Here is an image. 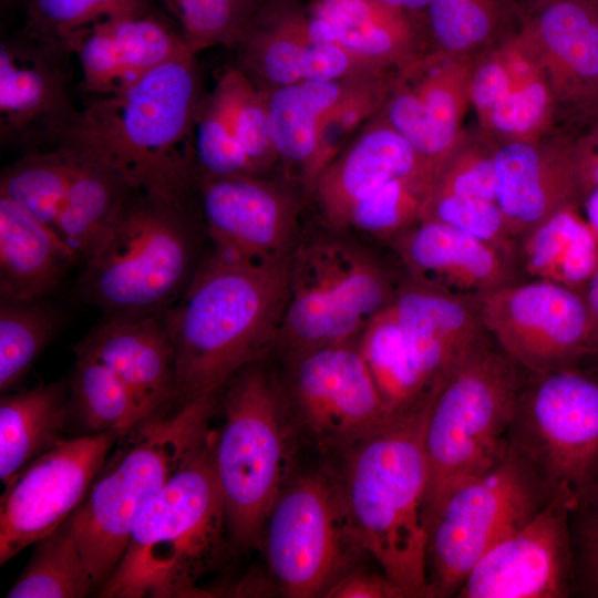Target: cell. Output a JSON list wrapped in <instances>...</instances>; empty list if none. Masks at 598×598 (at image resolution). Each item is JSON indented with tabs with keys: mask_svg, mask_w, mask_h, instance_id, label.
I'll return each mask as SVG.
<instances>
[{
	"mask_svg": "<svg viewBox=\"0 0 598 598\" xmlns=\"http://www.w3.org/2000/svg\"><path fill=\"white\" fill-rule=\"evenodd\" d=\"M200 101L196 54H190L123 90L92 97L42 143L68 146L107 165L136 194L193 207V135Z\"/></svg>",
	"mask_w": 598,
	"mask_h": 598,
	"instance_id": "1",
	"label": "cell"
},
{
	"mask_svg": "<svg viewBox=\"0 0 598 598\" xmlns=\"http://www.w3.org/2000/svg\"><path fill=\"white\" fill-rule=\"evenodd\" d=\"M288 280L289 258L257 260L213 247L166 311L175 406L221 391L240 369L274 351Z\"/></svg>",
	"mask_w": 598,
	"mask_h": 598,
	"instance_id": "2",
	"label": "cell"
},
{
	"mask_svg": "<svg viewBox=\"0 0 598 598\" xmlns=\"http://www.w3.org/2000/svg\"><path fill=\"white\" fill-rule=\"evenodd\" d=\"M436 391L391 416L329 465L358 543L406 598H426L424 429Z\"/></svg>",
	"mask_w": 598,
	"mask_h": 598,
	"instance_id": "3",
	"label": "cell"
},
{
	"mask_svg": "<svg viewBox=\"0 0 598 598\" xmlns=\"http://www.w3.org/2000/svg\"><path fill=\"white\" fill-rule=\"evenodd\" d=\"M212 434L137 517L100 598H185L233 549Z\"/></svg>",
	"mask_w": 598,
	"mask_h": 598,
	"instance_id": "4",
	"label": "cell"
},
{
	"mask_svg": "<svg viewBox=\"0 0 598 598\" xmlns=\"http://www.w3.org/2000/svg\"><path fill=\"white\" fill-rule=\"evenodd\" d=\"M220 392L177 405L121 436L66 518L96 591L116 567L140 514L209 439Z\"/></svg>",
	"mask_w": 598,
	"mask_h": 598,
	"instance_id": "5",
	"label": "cell"
},
{
	"mask_svg": "<svg viewBox=\"0 0 598 598\" xmlns=\"http://www.w3.org/2000/svg\"><path fill=\"white\" fill-rule=\"evenodd\" d=\"M265 361L244 367L223 388L213 450L229 540L241 553L258 548L301 440L281 381Z\"/></svg>",
	"mask_w": 598,
	"mask_h": 598,
	"instance_id": "6",
	"label": "cell"
},
{
	"mask_svg": "<svg viewBox=\"0 0 598 598\" xmlns=\"http://www.w3.org/2000/svg\"><path fill=\"white\" fill-rule=\"evenodd\" d=\"M193 207L136 193L83 259L79 290L106 317L157 315L172 308L198 266Z\"/></svg>",
	"mask_w": 598,
	"mask_h": 598,
	"instance_id": "7",
	"label": "cell"
},
{
	"mask_svg": "<svg viewBox=\"0 0 598 598\" xmlns=\"http://www.w3.org/2000/svg\"><path fill=\"white\" fill-rule=\"evenodd\" d=\"M527 377L492 341L437 389L424 429L427 530L455 488L506 454Z\"/></svg>",
	"mask_w": 598,
	"mask_h": 598,
	"instance_id": "8",
	"label": "cell"
},
{
	"mask_svg": "<svg viewBox=\"0 0 598 598\" xmlns=\"http://www.w3.org/2000/svg\"><path fill=\"white\" fill-rule=\"evenodd\" d=\"M333 231L298 237L290 254L287 302L274 349L283 362L355 341L396 292L400 281L374 254Z\"/></svg>",
	"mask_w": 598,
	"mask_h": 598,
	"instance_id": "9",
	"label": "cell"
},
{
	"mask_svg": "<svg viewBox=\"0 0 598 598\" xmlns=\"http://www.w3.org/2000/svg\"><path fill=\"white\" fill-rule=\"evenodd\" d=\"M554 497L530 462L513 447L455 488L427 530L426 598L456 597L473 566Z\"/></svg>",
	"mask_w": 598,
	"mask_h": 598,
	"instance_id": "10",
	"label": "cell"
},
{
	"mask_svg": "<svg viewBox=\"0 0 598 598\" xmlns=\"http://www.w3.org/2000/svg\"><path fill=\"white\" fill-rule=\"evenodd\" d=\"M258 548L281 595L324 597L367 555L329 466L293 473L266 519Z\"/></svg>",
	"mask_w": 598,
	"mask_h": 598,
	"instance_id": "11",
	"label": "cell"
},
{
	"mask_svg": "<svg viewBox=\"0 0 598 598\" xmlns=\"http://www.w3.org/2000/svg\"><path fill=\"white\" fill-rule=\"evenodd\" d=\"M508 444L568 506L598 482V361L528 373Z\"/></svg>",
	"mask_w": 598,
	"mask_h": 598,
	"instance_id": "12",
	"label": "cell"
},
{
	"mask_svg": "<svg viewBox=\"0 0 598 598\" xmlns=\"http://www.w3.org/2000/svg\"><path fill=\"white\" fill-rule=\"evenodd\" d=\"M496 346L528 373L598 361V333L581 293L543 280H514L475 299Z\"/></svg>",
	"mask_w": 598,
	"mask_h": 598,
	"instance_id": "13",
	"label": "cell"
},
{
	"mask_svg": "<svg viewBox=\"0 0 598 598\" xmlns=\"http://www.w3.org/2000/svg\"><path fill=\"white\" fill-rule=\"evenodd\" d=\"M280 379L302 440L331 457L391 416L355 341L285 361Z\"/></svg>",
	"mask_w": 598,
	"mask_h": 598,
	"instance_id": "14",
	"label": "cell"
},
{
	"mask_svg": "<svg viewBox=\"0 0 598 598\" xmlns=\"http://www.w3.org/2000/svg\"><path fill=\"white\" fill-rule=\"evenodd\" d=\"M117 432L69 437L20 470L0 498V565L60 526L82 503Z\"/></svg>",
	"mask_w": 598,
	"mask_h": 598,
	"instance_id": "15",
	"label": "cell"
},
{
	"mask_svg": "<svg viewBox=\"0 0 598 598\" xmlns=\"http://www.w3.org/2000/svg\"><path fill=\"white\" fill-rule=\"evenodd\" d=\"M475 60L437 50L400 70L380 114L415 150L434 182L462 135Z\"/></svg>",
	"mask_w": 598,
	"mask_h": 598,
	"instance_id": "16",
	"label": "cell"
},
{
	"mask_svg": "<svg viewBox=\"0 0 598 598\" xmlns=\"http://www.w3.org/2000/svg\"><path fill=\"white\" fill-rule=\"evenodd\" d=\"M574 594L569 506L555 495L526 524L485 553L457 598H568Z\"/></svg>",
	"mask_w": 598,
	"mask_h": 598,
	"instance_id": "17",
	"label": "cell"
},
{
	"mask_svg": "<svg viewBox=\"0 0 598 598\" xmlns=\"http://www.w3.org/2000/svg\"><path fill=\"white\" fill-rule=\"evenodd\" d=\"M237 45L244 63L239 69L268 87L392 73L316 35L299 0H264Z\"/></svg>",
	"mask_w": 598,
	"mask_h": 598,
	"instance_id": "18",
	"label": "cell"
},
{
	"mask_svg": "<svg viewBox=\"0 0 598 598\" xmlns=\"http://www.w3.org/2000/svg\"><path fill=\"white\" fill-rule=\"evenodd\" d=\"M195 198L215 247L257 260L289 258L299 202L287 186L260 176L202 177Z\"/></svg>",
	"mask_w": 598,
	"mask_h": 598,
	"instance_id": "19",
	"label": "cell"
},
{
	"mask_svg": "<svg viewBox=\"0 0 598 598\" xmlns=\"http://www.w3.org/2000/svg\"><path fill=\"white\" fill-rule=\"evenodd\" d=\"M520 33L536 52L560 115L571 123L598 103V0H542L526 10Z\"/></svg>",
	"mask_w": 598,
	"mask_h": 598,
	"instance_id": "20",
	"label": "cell"
},
{
	"mask_svg": "<svg viewBox=\"0 0 598 598\" xmlns=\"http://www.w3.org/2000/svg\"><path fill=\"white\" fill-rule=\"evenodd\" d=\"M390 308L411 364L429 391L493 341L475 300L408 277L400 281Z\"/></svg>",
	"mask_w": 598,
	"mask_h": 598,
	"instance_id": "21",
	"label": "cell"
},
{
	"mask_svg": "<svg viewBox=\"0 0 598 598\" xmlns=\"http://www.w3.org/2000/svg\"><path fill=\"white\" fill-rule=\"evenodd\" d=\"M495 169L496 203L517 239L557 210L580 205L568 132L496 145Z\"/></svg>",
	"mask_w": 598,
	"mask_h": 598,
	"instance_id": "22",
	"label": "cell"
},
{
	"mask_svg": "<svg viewBox=\"0 0 598 598\" xmlns=\"http://www.w3.org/2000/svg\"><path fill=\"white\" fill-rule=\"evenodd\" d=\"M70 51L80 63L81 89L92 97L115 93L166 62L196 54L179 31L150 11L97 22L74 39Z\"/></svg>",
	"mask_w": 598,
	"mask_h": 598,
	"instance_id": "23",
	"label": "cell"
},
{
	"mask_svg": "<svg viewBox=\"0 0 598 598\" xmlns=\"http://www.w3.org/2000/svg\"><path fill=\"white\" fill-rule=\"evenodd\" d=\"M391 246L408 278L455 296L475 300L517 280L505 254L439 220L420 219Z\"/></svg>",
	"mask_w": 598,
	"mask_h": 598,
	"instance_id": "24",
	"label": "cell"
},
{
	"mask_svg": "<svg viewBox=\"0 0 598 598\" xmlns=\"http://www.w3.org/2000/svg\"><path fill=\"white\" fill-rule=\"evenodd\" d=\"M403 177H423L434 185L413 146L379 112L322 171L311 196L324 223L343 231L359 200Z\"/></svg>",
	"mask_w": 598,
	"mask_h": 598,
	"instance_id": "25",
	"label": "cell"
},
{
	"mask_svg": "<svg viewBox=\"0 0 598 598\" xmlns=\"http://www.w3.org/2000/svg\"><path fill=\"white\" fill-rule=\"evenodd\" d=\"M74 347L111 368L150 417L175 408V352L166 311L131 318L105 317Z\"/></svg>",
	"mask_w": 598,
	"mask_h": 598,
	"instance_id": "26",
	"label": "cell"
},
{
	"mask_svg": "<svg viewBox=\"0 0 598 598\" xmlns=\"http://www.w3.org/2000/svg\"><path fill=\"white\" fill-rule=\"evenodd\" d=\"M62 54L22 37L0 44V136L7 142H38L72 107Z\"/></svg>",
	"mask_w": 598,
	"mask_h": 598,
	"instance_id": "27",
	"label": "cell"
},
{
	"mask_svg": "<svg viewBox=\"0 0 598 598\" xmlns=\"http://www.w3.org/2000/svg\"><path fill=\"white\" fill-rule=\"evenodd\" d=\"M319 38L374 66L399 72L419 56L423 21L378 0H311L306 6Z\"/></svg>",
	"mask_w": 598,
	"mask_h": 598,
	"instance_id": "28",
	"label": "cell"
},
{
	"mask_svg": "<svg viewBox=\"0 0 598 598\" xmlns=\"http://www.w3.org/2000/svg\"><path fill=\"white\" fill-rule=\"evenodd\" d=\"M78 260L55 228L0 197V297L48 298Z\"/></svg>",
	"mask_w": 598,
	"mask_h": 598,
	"instance_id": "29",
	"label": "cell"
},
{
	"mask_svg": "<svg viewBox=\"0 0 598 598\" xmlns=\"http://www.w3.org/2000/svg\"><path fill=\"white\" fill-rule=\"evenodd\" d=\"M364 79L307 81L265 90L269 128L278 159L289 175L295 173L298 176L308 195L320 122Z\"/></svg>",
	"mask_w": 598,
	"mask_h": 598,
	"instance_id": "30",
	"label": "cell"
},
{
	"mask_svg": "<svg viewBox=\"0 0 598 598\" xmlns=\"http://www.w3.org/2000/svg\"><path fill=\"white\" fill-rule=\"evenodd\" d=\"M69 380L7 392L0 399V481L70 437Z\"/></svg>",
	"mask_w": 598,
	"mask_h": 598,
	"instance_id": "31",
	"label": "cell"
},
{
	"mask_svg": "<svg viewBox=\"0 0 598 598\" xmlns=\"http://www.w3.org/2000/svg\"><path fill=\"white\" fill-rule=\"evenodd\" d=\"M513 81L502 100L480 121L494 144L526 142L553 133L559 109L545 70L520 31L506 37Z\"/></svg>",
	"mask_w": 598,
	"mask_h": 598,
	"instance_id": "32",
	"label": "cell"
},
{
	"mask_svg": "<svg viewBox=\"0 0 598 598\" xmlns=\"http://www.w3.org/2000/svg\"><path fill=\"white\" fill-rule=\"evenodd\" d=\"M517 266L530 279L580 291L598 267V239L578 206L557 210L522 235Z\"/></svg>",
	"mask_w": 598,
	"mask_h": 598,
	"instance_id": "33",
	"label": "cell"
},
{
	"mask_svg": "<svg viewBox=\"0 0 598 598\" xmlns=\"http://www.w3.org/2000/svg\"><path fill=\"white\" fill-rule=\"evenodd\" d=\"M74 152L76 167L54 228L83 261L135 192L113 168Z\"/></svg>",
	"mask_w": 598,
	"mask_h": 598,
	"instance_id": "34",
	"label": "cell"
},
{
	"mask_svg": "<svg viewBox=\"0 0 598 598\" xmlns=\"http://www.w3.org/2000/svg\"><path fill=\"white\" fill-rule=\"evenodd\" d=\"M75 364L69 379V429L76 435L117 432L120 437L151 419L140 401L105 363L74 347Z\"/></svg>",
	"mask_w": 598,
	"mask_h": 598,
	"instance_id": "35",
	"label": "cell"
},
{
	"mask_svg": "<svg viewBox=\"0 0 598 598\" xmlns=\"http://www.w3.org/2000/svg\"><path fill=\"white\" fill-rule=\"evenodd\" d=\"M355 343L390 416L416 408L436 391H429L414 371L390 306L365 326Z\"/></svg>",
	"mask_w": 598,
	"mask_h": 598,
	"instance_id": "36",
	"label": "cell"
},
{
	"mask_svg": "<svg viewBox=\"0 0 598 598\" xmlns=\"http://www.w3.org/2000/svg\"><path fill=\"white\" fill-rule=\"evenodd\" d=\"M95 585L68 519L33 544L8 598H83Z\"/></svg>",
	"mask_w": 598,
	"mask_h": 598,
	"instance_id": "37",
	"label": "cell"
},
{
	"mask_svg": "<svg viewBox=\"0 0 598 598\" xmlns=\"http://www.w3.org/2000/svg\"><path fill=\"white\" fill-rule=\"evenodd\" d=\"M76 163V153L63 145L31 152L2 169L0 197L54 228Z\"/></svg>",
	"mask_w": 598,
	"mask_h": 598,
	"instance_id": "38",
	"label": "cell"
},
{
	"mask_svg": "<svg viewBox=\"0 0 598 598\" xmlns=\"http://www.w3.org/2000/svg\"><path fill=\"white\" fill-rule=\"evenodd\" d=\"M62 324L48 298L0 297V392H10L27 374Z\"/></svg>",
	"mask_w": 598,
	"mask_h": 598,
	"instance_id": "39",
	"label": "cell"
},
{
	"mask_svg": "<svg viewBox=\"0 0 598 598\" xmlns=\"http://www.w3.org/2000/svg\"><path fill=\"white\" fill-rule=\"evenodd\" d=\"M148 11L150 0H28L22 37L66 55L86 28Z\"/></svg>",
	"mask_w": 598,
	"mask_h": 598,
	"instance_id": "40",
	"label": "cell"
},
{
	"mask_svg": "<svg viewBox=\"0 0 598 598\" xmlns=\"http://www.w3.org/2000/svg\"><path fill=\"white\" fill-rule=\"evenodd\" d=\"M229 115L233 133L246 157L251 175L264 177L279 161L268 120L267 97L241 69H228L214 89Z\"/></svg>",
	"mask_w": 598,
	"mask_h": 598,
	"instance_id": "41",
	"label": "cell"
},
{
	"mask_svg": "<svg viewBox=\"0 0 598 598\" xmlns=\"http://www.w3.org/2000/svg\"><path fill=\"white\" fill-rule=\"evenodd\" d=\"M502 18L499 0H429L423 27L435 50L472 56L492 43Z\"/></svg>",
	"mask_w": 598,
	"mask_h": 598,
	"instance_id": "42",
	"label": "cell"
},
{
	"mask_svg": "<svg viewBox=\"0 0 598 598\" xmlns=\"http://www.w3.org/2000/svg\"><path fill=\"white\" fill-rule=\"evenodd\" d=\"M432 184L423 177L394 178L359 200L346 229L392 241L421 219Z\"/></svg>",
	"mask_w": 598,
	"mask_h": 598,
	"instance_id": "43",
	"label": "cell"
},
{
	"mask_svg": "<svg viewBox=\"0 0 598 598\" xmlns=\"http://www.w3.org/2000/svg\"><path fill=\"white\" fill-rule=\"evenodd\" d=\"M398 73L368 78L353 89L320 122L312 167L313 186L322 171L348 146L383 107Z\"/></svg>",
	"mask_w": 598,
	"mask_h": 598,
	"instance_id": "44",
	"label": "cell"
},
{
	"mask_svg": "<svg viewBox=\"0 0 598 598\" xmlns=\"http://www.w3.org/2000/svg\"><path fill=\"white\" fill-rule=\"evenodd\" d=\"M197 54L215 45H237L264 0H159Z\"/></svg>",
	"mask_w": 598,
	"mask_h": 598,
	"instance_id": "45",
	"label": "cell"
},
{
	"mask_svg": "<svg viewBox=\"0 0 598 598\" xmlns=\"http://www.w3.org/2000/svg\"><path fill=\"white\" fill-rule=\"evenodd\" d=\"M193 153L196 181L252 176L233 133L226 106L215 90L200 101L194 124Z\"/></svg>",
	"mask_w": 598,
	"mask_h": 598,
	"instance_id": "46",
	"label": "cell"
},
{
	"mask_svg": "<svg viewBox=\"0 0 598 598\" xmlns=\"http://www.w3.org/2000/svg\"><path fill=\"white\" fill-rule=\"evenodd\" d=\"M422 218L442 221L493 246L505 254L516 267L518 239L512 234L496 200L429 196L423 206Z\"/></svg>",
	"mask_w": 598,
	"mask_h": 598,
	"instance_id": "47",
	"label": "cell"
},
{
	"mask_svg": "<svg viewBox=\"0 0 598 598\" xmlns=\"http://www.w3.org/2000/svg\"><path fill=\"white\" fill-rule=\"evenodd\" d=\"M495 148L496 144L482 132L480 135L464 132L441 168L429 196L496 200Z\"/></svg>",
	"mask_w": 598,
	"mask_h": 598,
	"instance_id": "48",
	"label": "cell"
},
{
	"mask_svg": "<svg viewBox=\"0 0 598 598\" xmlns=\"http://www.w3.org/2000/svg\"><path fill=\"white\" fill-rule=\"evenodd\" d=\"M574 594L598 598V482L569 504Z\"/></svg>",
	"mask_w": 598,
	"mask_h": 598,
	"instance_id": "49",
	"label": "cell"
},
{
	"mask_svg": "<svg viewBox=\"0 0 598 598\" xmlns=\"http://www.w3.org/2000/svg\"><path fill=\"white\" fill-rule=\"evenodd\" d=\"M327 598H406L403 590L382 570L359 565L341 576L326 592Z\"/></svg>",
	"mask_w": 598,
	"mask_h": 598,
	"instance_id": "50",
	"label": "cell"
},
{
	"mask_svg": "<svg viewBox=\"0 0 598 598\" xmlns=\"http://www.w3.org/2000/svg\"><path fill=\"white\" fill-rule=\"evenodd\" d=\"M568 135L582 199L598 187V115L575 123Z\"/></svg>",
	"mask_w": 598,
	"mask_h": 598,
	"instance_id": "51",
	"label": "cell"
},
{
	"mask_svg": "<svg viewBox=\"0 0 598 598\" xmlns=\"http://www.w3.org/2000/svg\"><path fill=\"white\" fill-rule=\"evenodd\" d=\"M579 292L588 307L598 333V267Z\"/></svg>",
	"mask_w": 598,
	"mask_h": 598,
	"instance_id": "52",
	"label": "cell"
},
{
	"mask_svg": "<svg viewBox=\"0 0 598 598\" xmlns=\"http://www.w3.org/2000/svg\"><path fill=\"white\" fill-rule=\"evenodd\" d=\"M580 205L584 208V218L594 231L595 236L598 239V187H595L587 192Z\"/></svg>",
	"mask_w": 598,
	"mask_h": 598,
	"instance_id": "53",
	"label": "cell"
},
{
	"mask_svg": "<svg viewBox=\"0 0 598 598\" xmlns=\"http://www.w3.org/2000/svg\"><path fill=\"white\" fill-rule=\"evenodd\" d=\"M390 7L403 10L410 14L420 18L423 21V13L426 9L429 0H378Z\"/></svg>",
	"mask_w": 598,
	"mask_h": 598,
	"instance_id": "54",
	"label": "cell"
},
{
	"mask_svg": "<svg viewBox=\"0 0 598 598\" xmlns=\"http://www.w3.org/2000/svg\"><path fill=\"white\" fill-rule=\"evenodd\" d=\"M542 0H522L523 3H525L526 10L536 4Z\"/></svg>",
	"mask_w": 598,
	"mask_h": 598,
	"instance_id": "55",
	"label": "cell"
},
{
	"mask_svg": "<svg viewBox=\"0 0 598 598\" xmlns=\"http://www.w3.org/2000/svg\"><path fill=\"white\" fill-rule=\"evenodd\" d=\"M594 115H598V103H597V105H596V107H595V110H594V112L591 113L590 116H594ZM590 116H588V117H590Z\"/></svg>",
	"mask_w": 598,
	"mask_h": 598,
	"instance_id": "56",
	"label": "cell"
},
{
	"mask_svg": "<svg viewBox=\"0 0 598 598\" xmlns=\"http://www.w3.org/2000/svg\"><path fill=\"white\" fill-rule=\"evenodd\" d=\"M3 2H9V1H12V0H2Z\"/></svg>",
	"mask_w": 598,
	"mask_h": 598,
	"instance_id": "57",
	"label": "cell"
}]
</instances>
